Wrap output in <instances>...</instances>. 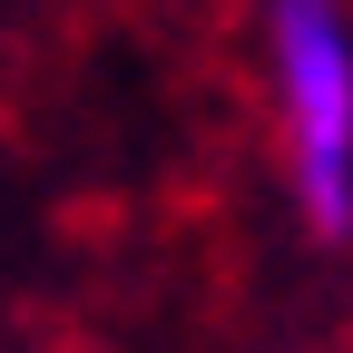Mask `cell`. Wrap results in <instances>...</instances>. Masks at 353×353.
Returning a JSON list of instances; mask_svg holds the SVG:
<instances>
[{
    "mask_svg": "<svg viewBox=\"0 0 353 353\" xmlns=\"http://www.w3.org/2000/svg\"><path fill=\"white\" fill-rule=\"evenodd\" d=\"M275 59L294 118V176L314 236H353V39L334 0H275Z\"/></svg>",
    "mask_w": 353,
    "mask_h": 353,
    "instance_id": "obj_1",
    "label": "cell"
}]
</instances>
